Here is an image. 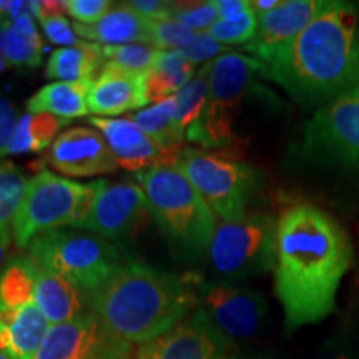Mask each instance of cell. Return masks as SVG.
<instances>
[{"label": "cell", "mask_w": 359, "mask_h": 359, "mask_svg": "<svg viewBox=\"0 0 359 359\" xmlns=\"http://www.w3.org/2000/svg\"><path fill=\"white\" fill-rule=\"evenodd\" d=\"M95 195V182L80 183L40 170L29 180L25 196L12 222L15 245L22 250L39 235L64 226L80 228Z\"/></svg>", "instance_id": "cell-6"}, {"label": "cell", "mask_w": 359, "mask_h": 359, "mask_svg": "<svg viewBox=\"0 0 359 359\" xmlns=\"http://www.w3.org/2000/svg\"><path fill=\"white\" fill-rule=\"evenodd\" d=\"M114 4L109 0H67V13L77 24L93 25L111 11Z\"/></svg>", "instance_id": "cell-37"}, {"label": "cell", "mask_w": 359, "mask_h": 359, "mask_svg": "<svg viewBox=\"0 0 359 359\" xmlns=\"http://www.w3.org/2000/svg\"><path fill=\"white\" fill-rule=\"evenodd\" d=\"M258 29V15L253 8L245 12L243 15L235 17L230 20H218L212 29L208 30V35L219 42L224 47L228 45H248L255 39Z\"/></svg>", "instance_id": "cell-33"}, {"label": "cell", "mask_w": 359, "mask_h": 359, "mask_svg": "<svg viewBox=\"0 0 359 359\" xmlns=\"http://www.w3.org/2000/svg\"><path fill=\"white\" fill-rule=\"evenodd\" d=\"M50 323L37 304L17 309L0 308V351L11 359H35Z\"/></svg>", "instance_id": "cell-19"}, {"label": "cell", "mask_w": 359, "mask_h": 359, "mask_svg": "<svg viewBox=\"0 0 359 359\" xmlns=\"http://www.w3.org/2000/svg\"><path fill=\"white\" fill-rule=\"evenodd\" d=\"M195 77V65L180 52L160 50L151 69L145 72L148 103L175 97Z\"/></svg>", "instance_id": "cell-25"}, {"label": "cell", "mask_w": 359, "mask_h": 359, "mask_svg": "<svg viewBox=\"0 0 359 359\" xmlns=\"http://www.w3.org/2000/svg\"><path fill=\"white\" fill-rule=\"evenodd\" d=\"M0 359H11V358H8L7 354H4L2 351H0Z\"/></svg>", "instance_id": "cell-47"}, {"label": "cell", "mask_w": 359, "mask_h": 359, "mask_svg": "<svg viewBox=\"0 0 359 359\" xmlns=\"http://www.w3.org/2000/svg\"><path fill=\"white\" fill-rule=\"evenodd\" d=\"M34 303L52 326L77 320L88 311L83 291L75 283L39 266Z\"/></svg>", "instance_id": "cell-20"}, {"label": "cell", "mask_w": 359, "mask_h": 359, "mask_svg": "<svg viewBox=\"0 0 359 359\" xmlns=\"http://www.w3.org/2000/svg\"><path fill=\"white\" fill-rule=\"evenodd\" d=\"M238 359H278V358L271 353H255V354H248V356H240Z\"/></svg>", "instance_id": "cell-44"}, {"label": "cell", "mask_w": 359, "mask_h": 359, "mask_svg": "<svg viewBox=\"0 0 359 359\" xmlns=\"http://www.w3.org/2000/svg\"><path fill=\"white\" fill-rule=\"evenodd\" d=\"M17 114L12 102L6 97H0V156L7 155L8 143H11L13 132L17 127Z\"/></svg>", "instance_id": "cell-39"}, {"label": "cell", "mask_w": 359, "mask_h": 359, "mask_svg": "<svg viewBox=\"0 0 359 359\" xmlns=\"http://www.w3.org/2000/svg\"><path fill=\"white\" fill-rule=\"evenodd\" d=\"M354 334H356V339H359V302H358V311H356V325H354Z\"/></svg>", "instance_id": "cell-45"}, {"label": "cell", "mask_w": 359, "mask_h": 359, "mask_svg": "<svg viewBox=\"0 0 359 359\" xmlns=\"http://www.w3.org/2000/svg\"><path fill=\"white\" fill-rule=\"evenodd\" d=\"M183 57L187 58L188 62H191L193 65L201 64H208V62H213L215 58L224 55V53H230L231 48L224 47L219 42H217L212 35H208L206 32H200L195 35L193 42L188 45L187 48L183 50H178Z\"/></svg>", "instance_id": "cell-36"}, {"label": "cell", "mask_w": 359, "mask_h": 359, "mask_svg": "<svg viewBox=\"0 0 359 359\" xmlns=\"http://www.w3.org/2000/svg\"><path fill=\"white\" fill-rule=\"evenodd\" d=\"M35 19L20 17L8 25L4 58L8 65L37 67L42 62L43 42L35 29Z\"/></svg>", "instance_id": "cell-28"}, {"label": "cell", "mask_w": 359, "mask_h": 359, "mask_svg": "<svg viewBox=\"0 0 359 359\" xmlns=\"http://www.w3.org/2000/svg\"><path fill=\"white\" fill-rule=\"evenodd\" d=\"M93 82H52L45 85L27 102L29 114H47L72 120L88 114L87 97Z\"/></svg>", "instance_id": "cell-22"}, {"label": "cell", "mask_w": 359, "mask_h": 359, "mask_svg": "<svg viewBox=\"0 0 359 359\" xmlns=\"http://www.w3.org/2000/svg\"><path fill=\"white\" fill-rule=\"evenodd\" d=\"M198 309L231 344H245L262 334L268 321V299L262 291L231 281L196 283Z\"/></svg>", "instance_id": "cell-10"}, {"label": "cell", "mask_w": 359, "mask_h": 359, "mask_svg": "<svg viewBox=\"0 0 359 359\" xmlns=\"http://www.w3.org/2000/svg\"><path fill=\"white\" fill-rule=\"evenodd\" d=\"M74 30L79 37L102 45H150V19L130 7V4L111 7V11L93 25L74 24Z\"/></svg>", "instance_id": "cell-21"}, {"label": "cell", "mask_w": 359, "mask_h": 359, "mask_svg": "<svg viewBox=\"0 0 359 359\" xmlns=\"http://www.w3.org/2000/svg\"><path fill=\"white\" fill-rule=\"evenodd\" d=\"M69 120L47 114H25L17 120L15 132L8 143V155L39 154L52 147L62 127H67Z\"/></svg>", "instance_id": "cell-26"}, {"label": "cell", "mask_w": 359, "mask_h": 359, "mask_svg": "<svg viewBox=\"0 0 359 359\" xmlns=\"http://www.w3.org/2000/svg\"><path fill=\"white\" fill-rule=\"evenodd\" d=\"M299 155L359 177V87L313 111L304 123Z\"/></svg>", "instance_id": "cell-9"}, {"label": "cell", "mask_w": 359, "mask_h": 359, "mask_svg": "<svg viewBox=\"0 0 359 359\" xmlns=\"http://www.w3.org/2000/svg\"><path fill=\"white\" fill-rule=\"evenodd\" d=\"M107 60L102 45L80 42L75 47L57 48L48 57L45 75L58 82H95Z\"/></svg>", "instance_id": "cell-23"}, {"label": "cell", "mask_w": 359, "mask_h": 359, "mask_svg": "<svg viewBox=\"0 0 359 359\" xmlns=\"http://www.w3.org/2000/svg\"><path fill=\"white\" fill-rule=\"evenodd\" d=\"M40 24H42L45 37L50 40L52 43L62 45V48L75 47V45L80 43L79 35L75 34L74 27L70 25V22L64 15L48 17V19L40 20Z\"/></svg>", "instance_id": "cell-38"}, {"label": "cell", "mask_w": 359, "mask_h": 359, "mask_svg": "<svg viewBox=\"0 0 359 359\" xmlns=\"http://www.w3.org/2000/svg\"><path fill=\"white\" fill-rule=\"evenodd\" d=\"M278 218L268 213H248L235 222L218 223L210 262L224 281L248 280L275 269Z\"/></svg>", "instance_id": "cell-8"}, {"label": "cell", "mask_w": 359, "mask_h": 359, "mask_svg": "<svg viewBox=\"0 0 359 359\" xmlns=\"http://www.w3.org/2000/svg\"><path fill=\"white\" fill-rule=\"evenodd\" d=\"M8 245H11V231L8 226H0V266H2L4 258H6Z\"/></svg>", "instance_id": "cell-42"}, {"label": "cell", "mask_w": 359, "mask_h": 359, "mask_svg": "<svg viewBox=\"0 0 359 359\" xmlns=\"http://www.w3.org/2000/svg\"><path fill=\"white\" fill-rule=\"evenodd\" d=\"M208 103L236 116L245 98L262 92L258 79H266V65L243 53L230 52L208 62Z\"/></svg>", "instance_id": "cell-15"}, {"label": "cell", "mask_w": 359, "mask_h": 359, "mask_svg": "<svg viewBox=\"0 0 359 359\" xmlns=\"http://www.w3.org/2000/svg\"><path fill=\"white\" fill-rule=\"evenodd\" d=\"M353 263V241L334 217L306 201L283 210L273 273L286 333L321 323L334 311L341 281Z\"/></svg>", "instance_id": "cell-1"}, {"label": "cell", "mask_w": 359, "mask_h": 359, "mask_svg": "<svg viewBox=\"0 0 359 359\" xmlns=\"http://www.w3.org/2000/svg\"><path fill=\"white\" fill-rule=\"evenodd\" d=\"M150 215L175 246L188 257L210 251L217 215L177 167L148 168L135 175Z\"/></svg>", "instance_id": "cell-4"}, {"label": "cell", "mask_w": 359, "mask_h": 359, "mask_svg": "<svg viewBox=\"0 0 359 359\" xmlns=\"http://www.w3.org/2000/svg\"><path fill=\"white\" fill-rule=\"evenodd\" d=\"M217 7L219 20H230L243 15L251 8L250 0H213Z\"/></svg>", "instance_id": "cell-40"}, {"label": "cell", "mask_w": 359, "mask_h": 359, "mask_svg": "<svg viewBox=\"0 0 359 359\" xmlns=\"http://www.w3.org/2000/svg\"><path fill=\"white\" fill-rule=\"evenodd\" d=\"M266 79L306 110L359 87V7L333 0L298 37L264 62Z\"/></svg>", "instance_id": "cell-2"}, {"label": "cell", "mask_w": 359, "mask_h": 359, "mask_svg": "<svg viewBox=\"0 0 359 359\" xmlns=\"http://www.w3.org/2000/svg\"><path fill=\"white\" fill-rule=\"evenodd\" d=\"M148 103L145 72L137 74L107 62L88 90V111L100 118L127 114Z\"/></svg>", "instance_id": "cell-18"}, {"label": "cell", "mask_w": 359, "mask_h": 359, "mask_svg": "<svg viewBox=\"0 0 359 359\" xmlns=\"http://www.w3.org/2000/svg\"><path fill=\"white\" fill-rule=\"evenodd\" d=\"M88 122L105 138L118 167L138 173L148 168L177 165V161L161 151L128 116L125 118L92 116Z\"/></svg>", "instance_id": "cell-17"}, {"label": "cell", "mask_w": 359, "mask_h": 359, "mask_svg": "<svg viewBox=\"0 0 359 359\" xmlns=\"http://www.w3.org/2000/svg\"><path fill=\"white\" fill-rule=\"evenodd\" d=\"M175 167L190 180L222 222L246 217V206L264 182L263 173L253 165L198 148H185Z\"/></svg>", "instance_id": "cell-7"}, {"label": "cell", "mask_w": 359, "mask_h": 359, "mask_svg": "<svg viewBox=\"0 0 359 359\" xmlns=\"http://www.w3.org/2000/svg\"><path fill=\"white\" fill-rule=\"evenodd\" d=\"M236 349L196 308L160 338L142 344L133 359H238Z\"/></svg>", "instance_id": "cell-13"}, {"label": "cell", "mask_w": 359, "mask_h": 359, "mask_svg": "<svg viewBox=\"0 0 359 359\" xmlns=\"http://www.w3.org/2000/svg\"><path fill=\"white\" fill-rule=\"evenodd\" d=\"M132 343L88 309L77 320L50 326L35 359H132Z\"/></svg>", "instance_id": "cell-11"}, {"label": "cell", "mask_w": 359, "mask_h": 359, "mask_svg": "<svg viewBox=\"0 0 359 359\" xmlns=\"http://www.w3.org/2000/svg\"><path fill=\"white\" fill-rule=\"evenodd\" d=\"M102 48L107 62L120 65L125 70L137 72V74L150 70L160 52L147 43L102 45Z\"/></svg>", "instance_id": "cell-32"}, {"label": "cell", "mask_w": 359, "mask_h": 359, "mask_svg": "<svg viewBox=\"0 0 359 359\" xmlns=\"http://www.w3.org/2000/svg\"><path fill=\"white\" fill-rule=\"evenodd\" d=\"M37 264L29 257H13L0 273V308L17 309L34 303Z\"/></svg>", "instance_id": "cell-27"}, {"label": "cell", "mask_w": 359, "mask_h": 359, "mask_svg": "<svg viewBox=\"0 0 359 359\" xmlns=\"http://www.w3.org/2000/svg\"><path fill=\"white\" fill-rule=\"evenodd\" d=\"M165 19H172L185 25L195 34L208 32L219 20L215 2H172Z\"/></svg>", "instance_id": "cell-31"}, {"label": "cell", "mask_w": 359, "mask_h": 359, "mask_svg": "<svg viewBox=\"0 0 359 359\" xmlns=\"http://www.w3.org/2000/svg\"><path fill=\"white\" fill-rule=\"evenodd\" d=\"M281 0H253L251 2V8H253L257 15H263V13H268L280 6Z\"/></svg>", "instance_id": "cell-41"}, {"label": "cell", "mask_w": 359, "mask_h": 359, "mask_svg": "<svg viewBox=\"0 0 359 359\" xmlns=\"http://www.w3.org/2000/svg\"><path fill=\"white\" fill-rule=\"evenodd\" d=\"M331 2L333 0H281L275 11L258 17L257 35L241 48L264 64L278 48L298 37Z\"/></svg>", "instance_id": "cell-16"}, {"label": "cell", "mask_w": 359, "mask_h": 359, "mask_svg": "<svg viewBox=\"0 0 359 359\" xmlns=\"http://www.w3.org/2000/svg\"><path fill=\"white\" fill-rule=\"evenodd\" d=\"M196 276H177L125 259L110 278L85 294L103 325L128 343H150L198 308Z\"/></svg>", "instance_id": "cell-3"}, {"label": "cell", "mask_w": 359, "mask_h": 359, "mask_svg": "<svg viewBox=\"0 0 359 359\" xmlns=\"http://www.w3.org/2000/svg\"><path fill=\"white\" fill-rule=\"evenodd\" d=\"M148 215L145 193L137 180H95V195L80 228L122 241L135 235Z\"/></svg>", "instance_id": "cell-12"}, {"label": "cell", "mask_w": 359, "mask_h": 359, "mask_svg": "<svg viewBox=\"0 0 359 359\" xmlns=\"http://www.w3.org/2000/svg\"><path fill=\"white\" fill-rule=\"evenodd\" d=\"M8 25H11V24H8ZM8 25H0V58H4V52H6Z\"/></svg>", "instance_id": "cell-43"}, {"label": "cell", "mask_w": 359, "mask_h": 359, "mask_svg": "<svg viewBox=\"0 0 359 359\" xmlns=\"http://www.w3.org/2000/svg\"><path fill=\"white\" fill-rule=\"evenodd\" d=\"M29 180L22 170L8 161H0V226H8L19 212Z\"/></svg>", "instance_id": "cell-30"}, {"label": "cell", "mask_w": 359, "mask_h": 359, "mask_svg": "<svg viewBox=\"0 0 359 359\" xmlns=\"http://www.w3.org/2000/svg\"><path fill=\"white\" fill-rule=\"evenodd\" d=\"M47 163L58 173L75 178L102 177L118 170L105 138L95 128H67L52 143Z\"/></svg>", "instance_id": "cell-14"}, {"label": "cell", "mask_w": 359, "mask_h": 359, "mask_svg": "<svg viewBox=\"0 0 359 359\" xmlns=\"http://www.w3.org/2000/svg\"><path fill=\"white\" fill-rule=\"evenodd\" d=\"M8 67V64L6 62V58H0V74H2L4 70H6Z\"/></svg>", "instance_id": "cell-46"}, {"label": "cell", "mask_w": 359, "mask_h": 359, "mask_svg": "<svg viewBox=\"0 0 359 359\" xmlns=\"http://www.w3.org/2000/svg\"><path fill=\"white\" fill-rule=\"evenodd\" d=\"M175 100H177L175 122L180 132L185 135L187 128L198 120L208 102V65L205 64L201 70L196 72L190 83L175 95Z\"/></svg>", "instance_id": "cell-29"}, {"label": "cell", "mask_w": 359, "mask_h": 359, "mask_svg": "<svg viewBox=\"0 0 359 359\" xmlns=\"http://www.w3.org/2000/svg\"><path fill=\"white\" fill-rule=\"evenodd\" d=\"M195 32L177 20H150V45L156 50L178 52L187 48L195 39Z\"/></svg>", "instance_id": "cell-34"}, {"label": "cell", "mask_w": 359, "mask_h": 359, "mask_svg": "<svg viewBox=\"0 0 359 359\" xmlns=\"http://www.w3.org/2000/svg\"><path fill=\"white\" fill-rule=\"evenodd\" d=\"M29 258L40 269L67 278L90 293L122 266L125 259L111 241L97 233L50 230L27 246Z\"/></svg>", "instance_id": "cell-5"}, {"label": "cell", "mask_w": 359, "mask_h": 359, "mask_svg": "<svg viewBox=\"0 0 359 359\" xmlns=\"http://www.w3.org/2000/svg\"><path fill=\"white\" fill-rule=\"evenodd\" d=\"M175 115H177V100H175V97H170L158 103H154L148 109H142L137 114L128 115V118L137 123L142 132L161 151H165L175 161H178L182 151L185 150V147H183L185 135L177 128Z\"/></svg>", "instance_id": "cell-24"}, {"label": "cell", "mask_w": 359, "mask_h": 359, "mask_svg": "<svg viewBox=\"0 0 359 359\" xmlns=\"http://www.w3.org/2000/svg\"><path fill=\"white\" fill-rule=\"evenodd\" d=\"M313 359H359L358 339L349 323L341 325L318 346Z\"/></svg>", "instance_id": "cell-35"}]
</instances>
